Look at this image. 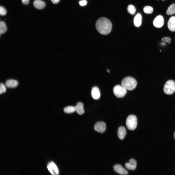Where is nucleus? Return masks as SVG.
<instances>
[{
  "label": "nucleus",
  "instance_id": "nucleus-1",
  "mask_svg": "<svg viewBox=\"0 0 175 175\" xmlns=\"http://www.w3.org/2000/svg\"><path fill=\"white\" fill-rule=\"evenodd\" d=\"M96 26L98 31L100 34L106 35L111 32L112 25L108 19L102 17L96 21Z\"/></svg>",
  "mask_w": 175,
  "mask_h": 175
},
{
  "label": "nucleus",
  "instance_id": "nucleus-2",
  "mask_svg": "<svg viewBox=\"0 0 175 175\" xmlns=\"http://www.w3.org/2000/svg\"><path fill=\"white\" fill-rule=\"evenodd\" d=\"M121 85L126 90H132L136 87L137 82L132 77H128L124 78L121 82Z\"/></svg>",
  "mask_w": 175,
  "mask_h": 175
},
{
  "label": "nucleus",
  "instance_id": "nucleus-3",
  "mask_svg": "<svg viewBox=\"0 0 175 175\" xmlns=\"http://www.w3.org/2000/svg\"><path fill=\"white\" fill-rule=\"evenodd\" d=\"M126 125L129 130L132 131L135 129L137 125V119L136 116L133 115L129 116L126 120Z\"/></svg>",
  "mask_w": 175,
  "mask_h": 175
},
{
  "label": "nucleus",
  "instance_id": "nucleus-4",
  "mask_svg": "<svg viewBox=\"0 0 175 175\" xmlns=\"http://www.w3.org/2000/svg\"><path fill=\"white\" fill-rule=\"evenodd\" d=\"M164 91L167 95H171L175 91V82L172 80H169L165 84L164 88Z\"/></svg>",
  "mask_w": 175,
  "mask_h": 175
},
{
  "label": "nucleus",
  "instance_id": "nucleus-5",
  "mask_svg": "<svg viewBox=\"0 0 175 175\" xmlns=\"http://www.w3.org/2000/svg\"><path fill=\"white\" fill-rule=\"evenodd\" d=\"M113 92L114 95L118 98L123 97L127 93L126 90L120 85H116L114 87Z\"/></svg>",
  "mask_w": 175,
  "mask_h": 175
},
{
  "label": "nucleus",
  "instance_id": "nucleus-6",
  "mask_svg": "<svg viewBox=\"0 0 175 175\" xmlns=\"http://www.w3.org/2000/svg\"><path fill=\"white\" fill-rule=\"evenodd\" d=\"M47 168L52 175H57L59 174L58 169L55 163L52 161L49 162L47 165Z\"/></svg>",
  "mask_w": 175,
  "mask_h": 175
},
{
  "label": "nucleus",
  "instance_id": "nucleus-7",
  "mask_svg": "<svg viewBox=\"0 0 175 175\" xmlns=\"http://www.w3.org/2000/svg\"><path fill=\"white\" fill-rule=\"evenodd\" d=\"M106 129L105 124L102 122H97L95 125L94 129L96 131L100 133H103Z\"/></svg>",
  "mask_w": 175,
  "mask_h": 175
},
{
  "label": "nucleus",
  "instance_id": "nucleus-8",
  "mask_svg": "<svg viewBox=\"0 0 175 175\" xmlns=\"http://www.w3.org/2000/svg\"><path fill=\"white\" fill-rule=\"evenodd\" d=\"M164 20L163 17L161 15H158L154 19L153 24L155 27L160 28L164 25Z\"/></svg>",
  "mask_w": 175,
  "mask_h": 175
},
{
  "label": "nucleus",
  "instance_id": "nucleus-9",
  "mask_svg": "<svg viewBox=\"0 0 175 175\" xmlns=\"http://www.w3.org/2000/svg\"><path fill=\"white\" fill-rule=\"evenodd\" d=\"M114 171L116 173L122 175H127L128 174V171L121 165L120 164H117L113 167Z\"/></svg>",
  "mask_w": 175,
  "mask_h": 175
},
{
  "label": "nucleus",
  "instance_id": "nucleus-10",
  "mask_svg": "<svg viewBox=\"0 0 175 175\" xmlns=\"http://www.w3.org/2000/svg\"><path fill=\"white\" fill-rule=\"evenodd\" d=\"M137 162L135 159H131L129 160V163H126L125 164L126 168L130 170H134L136 168Z\"/></svg>",
  "mask_w": 175,
  "mask_h": 175
},
{
  "label": "nucleus",
  "instance_id": "nucleus-11",
  "mask_svg": "<svg viewBox=\"0 0 175 175\" xmlns=\"http://www.w3.org/2000/svg\"><path fill=\"white\" fill-rule=\"evenodd\" d=\"M169 29L172 32L175 31V17L172 16L169 19L167 23Z\"/></svg>",
  "mask_w": 175,
  "mask_h": 175
},
{
  "label": "nucleus",
  "instance_id": "nucleus-12",
  "mask_svg": "<svg viewBox=\"0 0 175 175\" xmlns=\"http://www.w3.org/2000/svg\"><path fill=\"white\" fill-rule=\"evenodd\" d=\"M91 95L92 97L94 99H99L100 96V91L98 88L96 87H93L91 91Z\"/></svg>",
  "mask_w": 175,
  "mask_h": 175
},
{
  "label": "nucleus",
  "instance_id": "nucleus-13",
  "mask_svg": "<svg viewBox=\"0 0 175 175\" xmlns=\"http://www.w3.org/2000/svg\"><path fill=\"white\" fill-rule=\"evenodd\" d=\"M126 133V129L124 127L122 126L119 128L117 131V135L120 139L123 140L124 138Z\"/></svg>",
  "mask_w": 175,
  "mask_h": 175
},
{
  "label": "nucleus",
  "instance_id": "nucleus-14",
  "mask_svg": "<svg viewBox=\"0 0 175 175\" xmlns=\"http://www.w3.org/2000/svg\"><path fill=\"white\" fill-rule=\"evenodd\" d=\"M33 5L36 9H42L45 7L46 4L43 1L41 0H36L34 2Z\"/></svg>",
  "mask_w": 175,
  "mask_h": 175
},
{
  "label": "nucleus",
  "instance_id": "nucleus-15",
  "mask_svg": "<svg viewBox=\"0 0 175 175\" xmlns=\"http://www.w3.org/2000/svg\"><path fill=\"white\" fill-rule=\"evenodd\" d=\"M18 81L15 80L10 79L7 80L5 82V85L9 88H15L18 85Z\"/></svg>",
  "mask_w": 175,
  "mask_h": 175
},
{
  "label": "nucleus",
  "instance_id": "nucleus-16",
  "mask_svg": "<svg viewBox=\"0 0 175 175\" xmlns=\"http://www.w3.org/2000/svg\"><path fill=\"white\" fill-rule=\"evenodd\" d=\"M142 21V17L140 13L137 14L135 16L133 19V23L134 26L136 27H139L141 25Z\"/></svg>",
  "mask_w": 175,
  "mask_h": 175
},
{
  "label": "nucleus",
  "instance_id": "nucleus-17",
  "mask_svg": "<svg viewBox=\"0 0 175 175\" xmlns=\"http://www.w3.org/2000/svg\"><path fill=\"white\" fill-rule=\"evenodd\" d=\"M75 107V111L79 114L81 115L84 113V105L81 102H78Z\"/></svg>",
  "mask_w": 175,
  "mask_h": 175
},
{
  "label": "nucleus",
  "instance_id": "nucleus-18",
  "mask_svg": "<svg viewBox=\"0 0 175 175\" xmlns=\"http://www.w3.org/2000/svg\"><path fill=\"white\" fill-rule=\"evenodd\" d=\"M175 13V4H172L168 7L166 11L168 15H170Z\"/></svg>",
  "mask_w": 175,
  "mask_h": 175
},
{
  "label": "nucleus",
  "instance_id": "nucleus-19",
  "mask_svg": "<svg viewBox=\"0 0 175 175\" xmlns=\"http://www.w3.org/2000/svg\"><path fill=\"white\" fill-rule=\"evenodd\" d=\"M7 28L5 23L4 21L0 22V34L5 33L7 31Z\"/></svg>",
  "mask_w": 175,
  "mask_h": 175
},
{
  "label": "nucleus",
  "instance_id": "nucleus-20",
  "mask_svg": "<svg viewBox=\"0 0 175 175\" xmlns=\"http://www.w3.org/2000/svg\"><path fill=\"white\" fill-rule=\"evenodd\" d=\"M64 112L66 113H71L75 111V106H69L65 108L64 109Z\"/></svg>",
  "mask_w": 175,
  "mask_h": 175
},
{
  "label": "nucleus",
  "instance_id": "nucleus-21",
  "mask_svg": "<svg viewBox=\"0 0 175 175\" xmlns=\"http://www.w3.org/2000/svg\"><path fill=\"white\" fill-rule=\"evenodd\" d=\"M127 11L130 14L133 15L135 13L136 9L135 7L132 5H129L128 6Z\"/></svg>",
  "mask_w": 175,
  "mask_h": 175
},
{
  "label": "nucleus",
  "instance_id": "nucleus-22",
  "mask_svg": "<svg viewBox=\"0 0 175 175\" xmlns=\"http://www.w3.org/2000/svg\"><path fill=\"white\" fill-rule=\"evenodd\" d=\"M143 10L144 12L145 13L150 14L153 12V9L151 6H146L143 8Z\"/></svg>",
  "mask_w": 175,
  "mask_h": 175
},
{
  "label": "nucleus",
  "instance_id": "nucleus-23",
  "mask_svg": "<svg viewBox=\"0 0 175 175\" xmlns=\"http://www.w3.org/2000/svg\"><path fill=\"white\" fill-rule=\"evenodd\" d=\"M6 91L5 86L3 83H1L0 85V94L5 93Z\"/></svg>",
  "mask_w": 175,
  "mask_h": 175
},
{
  "label": "nucleus",
  "instance_id": "nucleus-24",
  "mask_svg": "<svg viewBox=\"0 0 175 175\" xmlns=\"http://www.w3.org/2000/svg\"><path fill=\"white\" fill-rule=\"evenodd\" d=\"M7 13L6 9L3 7L0 6V14L1 15L4 16Z\"/></svg>",
  "mask_w": 175,
  "mask_h": 175
},
{
  "label": "nucleus",
  "instance_id": "nucleus-25",
  "mask_svg": "<svg viewBox=\"0 0 175 175\" xmlns=\"http://www.w3.org/2000/svg\"><path fill=\"white\" fill-rule=\"evenodd\" d=\"M162 40L166 42L169 44H170L171 42V38L168 37H163L162 38Z\"/></svg>",
  "mask_w": 175,
  "mask_h": 175
},
{
  "label": "nucleus",
  "instance_id": "nucleus-26",
  "mask_svg": "<svg viewBox=\"0 0 175 175\" xmlns=\"http://www.w3.org/2000/svg\"><path fill=\"white\" fill-rule=\"evenodd\" d=\"M87 3V2L86 0H82L79 2L80 5L81 6H84L86 5Z\"/></svg>",
  "mask_w": 175,
  "mask_h": 175
},
{
  "label": "nucleus",
  "instance_id": "nucleus-27",
  "mask_svg": "<svg viewBox=\"0 0 175 175\" xmlns=\"http://www.w3.org/2000/svg\"><path fill=\"white\" fill-rule=\"evenodd\" d=\"M23 4L26 5L28 4L29 3V0H21Z\"/></svg>",
  "mask_w": 175,
  "mask_h": 175
},
{
  "label": "nucleus",
  "instance_id": "nucleus-28",
  "mask_svg": "<svg viewBox=\"0 0 175 175\" xmlns=\"http://www.w3.org/2000/svg\"><path fill=\"white\" fill-rule=\"evenodd\" d=\"M60 0H51L52 2L53 3L56 4L58 3Z\"/></svg>",
  "mask_w": 175,
  "mask_h": 175
},
{
  "label": "nucleus",
  "instance_id": "nucleus-29",
  "mask_svg": "<svg viewBox=\"0 0 175 175\" xmlns=\"http://www.w3.org/2000/svg\"><path fill=\"white\" fill-rule=\"evenodd\" d=\"M107 70V71L108 72V73H109V72H110V71H109V69H107V70Z\"/></svg>",
  "mask_w": 175,
  "mask_h": 175
},
{
  "label": "nucleus",
  "instance_id": "nucleus-30",
  "mask_svg": "<svg viewBox=\"0 0 175 175\" xmlns=\"http://www.w3.org/2000/svg\"><path fill=\"white\" fill-rule=\"evenodd\" d=\"M174 137L175 139V131L174 133Z\"/></svg>",
  "mask_w": 175,
  "mask_h": 175
},
{
  "label": "nucleus",
  "instance_id": "nucleus-31",
  "mask_svg": "<svg viewBox=\"0 0 175 175\" xmlns=\"http://www.w3.org/2000/svg\"><path fill=\"white\" fill-rule=\"evenodd\" d=\"M162 0L164 1V0Z\"/></svg>",
  "mask_w": 175,
  "mask_h": 175
}]
</instances>
